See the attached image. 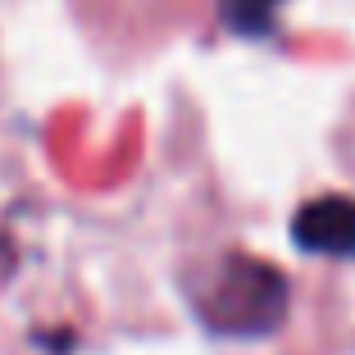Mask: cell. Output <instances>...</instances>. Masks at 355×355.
<instances>
[{
    "label": "cell",
    "instance_id": "cell-1",
    "mask_svg": "<svg viewBox=\"0 0 355 355\" xmlns=\"http://www.w3.org/2000/svg\"><path fill=\"white\" fill-rule=\"evenodd\" d=\"M287 273L260 255H223L196 287V310L223 337H264L287 319Z\"/></svg>",
    "mask_w": 355,
    "mask_h": 355
},
{
    "label": "cell",
    "instance_id": "cell-2",
    "mask_svg": "<svg viewBox=\"0 0 355 355\" xmlns=\"http://www.w3.org/2000/svg\"><path fill=\"white\" fill-rule=\"evenodd\" d=\"M292 241L310 255H355V200L351 196L305 200L292 219Z\"/></svg>",
    "mask_w": 355,
    "mask_h": 355
},
{
    "label": "cell",
    "instance_id": "cell-3",
    "mask_svg": "<svg viewBox=\"0 0 355 355\" xmlns=\"http://www.w3.org/2000/svg\"><path fill=\"white\" fill-rule=\"evenodd\" d=\"M223 5V23L228 28H237V32H264L273 23V5L278 0H219Z\"/></svg>",
    "mask_w": 355,
    "mask_h": 355
}]
</instances>
